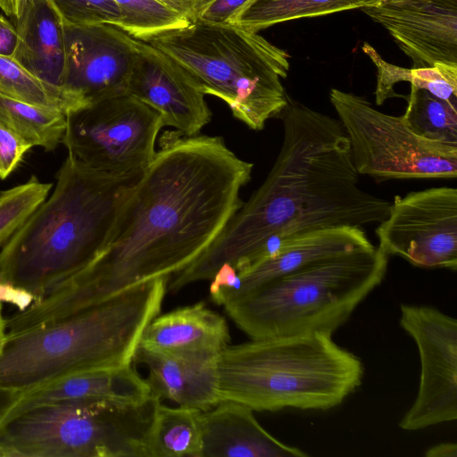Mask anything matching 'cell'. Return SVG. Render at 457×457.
<instances>
[{
  "mask_svg": "<svg viewBox=\"0 0 457 457\" xmlns=\"http://www.w3.org/2000/svg\"><path fill=\"white\" fill-rule=\"evenodd\" d=\"M220 402L254 411L329 410L361 385L364 366L332 335L311 332L228 345L218 359Z\"/></svg>",
  "mask_w": 457,
  "mask_h": 457,
  "instance_id": "5",
  "label": "cell"
},
{
  "mask_svg": "<svg viewBox=\"0 0 457 457\" xmlns=\"http://www.w3.org/2000/svg\"><path fill=\"white\" fill-rule=\"evenodd\" d=\"M219 357L161 353L137 346L133 362L147 368L153 396L207 411L220 403Z\"/></svg>",
  "mask_w": 457,
  "mask_h": 457,
  "instance_id": "17",
  "label": "cell"
},
{
  "mask_svg": "<svg viewBox=\"0 0 457 457\" xmlns=\"http://www.w3.org/2000/svg\"><path fill=\"white\" fill-rule=\"evenodd\" d=\"M427 457H457L455 443H441L435 445L425 452Z\"/></svg>",
  "mask_w": 457,
  "mask_h": 457,
  "instance_id": "38",
  "label": "cell"
},
{
  "mask_svg": "<svg viewBox=\"0 0 457 457\" xmlns=\"http://www.w3.org/2000/svg\"><path fill=\"white\" fill-rule=\"evenodd\" d=\"M203 411L157 403L147 436L148 457H201Z\"/></svg>",
  "mask_w": 457,
  "mask_h": 457,
  "instance_id": "22",
  "label": "cell"
},
{
  "mask_svg": "<svg viewBox=\"0 0 457 457\" xmlns=\"http://www.w3.org/2000/svg\"><path fill=\"white\" fill-rule=\"evenodd\" d=\"M62 19L78 26H122V14L114 0H52Z\"/></svg>",
  "mask_w": 457,
  "mask_h": 457,
  "instance_id": "29",
  "label": "cell"
},
{
  "mask_svg": "<svg viewBox=\"0 0 457 457\" xmlns=\"http://www.w3.org/2000/svg\"><path fill=\"white\" fill-rule=\"evenodd\" d=\"M0 121L32 146L52 151L62 143L66 114L0 95Z\"/></svg>",
  "mask_w": 457,
  "mask_h": 457,
  "instance_id": "25",
  "label": "cell"
},
{
  "mask_svg": "<svg viewBox=\"0 0 457 457\" xmlns=\"http://www.w3.org/2000/svg\"><path fill=\"white\" fill-rule=\"evenodd\" d=\"M411 87L424 89L457 106V64L436 62L433 66L409 69Z\"/></svg>",
  "mask_w": 457,
  "mask_h": 457,
  "instance_id": "30",
  "label": "cell"
},
{
  "mask_svg": "<svg viewBox=\"0 0 457 457\" xmlns=\"http://www.w3.org/2000/svg\"><path fill=\"white\" fill-rule=\"evenodd\" d=\"M399 324L416 343L420 361L417 396L399 422L419 430L457 419V320L428 305L400 306Z\"/></svg>",
  "mask_w": 457,
  "mask_h": 457,
  "instance_id": "11",
  "label": "cell"
},
{
  "mask_svg": "<svg viewBox=\"0 0 457 457\" xmlns=\"http://www.w3.org/2000/svg\"><path fill=\"white\" fill-rule=\"evenodd\" d=\"M15 24L19 41L12 57L43 80L64 87L68 69L64 20L53 1L36 0Z\"/></svg>",
  "mask_w": 457,
  "mask_h": 457,
  "instance_id": "21",
  "label": "cell"
},
{
  "mask_svg": "<svg viewBox=\"0 0 457 457\" xmlns=\"http://www.w3.org/2000/svg\"><path fill=\"white\" fill-rule=\"evenodd\" d=\"M383 0H256L234 25L259 32L278 23L373 6Z\"/></svg>",
  "mask_w": 457,
  "mask_h": 457,
  "instance_id": "23",
  "label": "cell"
},
{
  "mask_svg": "<svg viewBox=\"0 0 457 457\" xmlns=\"http://www.w3.org/2000/svg\"><path fill=\"white\" fill-rule=\"evenodd\" d=\"M152 396L150 386L132 366L107 367L73 374L21 395L6 420L33 406L51 403L139 405Z\"/></svg>",
  "mask_w": 457,
  "mask_h": 457,
  "instance_id": "16",
  "label": "cell"
},
{
  "mask_svg": "<svg viewBox=\"0 0 457 457\" xmlns=\"http://www.w3.org/2000/svg\"><path fill=\"white\" fill-rule=\"evenodd\" d=\"M68 69L64 87L85 106L127 94L135 38L109 24L78 26L64 21Z\"/></svg>",
  "mask_w": 457,
  "mask_h": 457,
  "instance_id": "13",
  "label": "cell"
},
{
  "mask_svg": "<svg viewBox=\"0 0 457 457\" xmlns=\"http://www.w3.org/2000/svg\"><path fill=\"white\" fill-rule=\"evenodd\" d=\"M170 10L179 13V15L188 19L191 17L196 0H155Z\"/></svg>",
  "mask_w": 457,
  "mask_h": 457,
  "instance_id": "37",
  "label": "cell"
},
{
  "mask_svg": "<svg viewBox=\"0 0 457 457\" xmlns=\"http://www.w3.org/2000/svg\"><path fill=\"white\" fill-rule=\"evenodd\" d=\"M18 33L5 18L0 15V55L12 57L18 46Z\"/></svg>",
  "mask_w": 457,
  "mask_h": 457,
  "instance_id": "34",
  "label": "cell"
},
{
  "mask_svg": "<svg viewBox=\"0 0 457 457\" xmlns=\"http://www.w3.org/2000/svg\"><path fill=\"white\" fill-rule=\"evenodd\" d=\"M278 116L283 142L266 179L202 254L170 278V293L211 280L223 264L240 273L303 233L328 227L362 228L387 217L391 203L360 187L338 119L288 95Z\"/></svg>",
  "mask_w": 457,
  "mask_h": 457,
  "instance_id": "2",
  "label": "cell"
},
{
  "mask_svg": "<svg viewBox=\"0 0 457 457\" xmlns=\"http://www.w3.org/2000/svg\"><path fill=\"white\" fill-rule=\"evenodd\" d=\"M229 343L225 318L199 302L155 316L138 346L167 354L219 357Z\"/></svg>",
  "mask_w": 457,
  "mask_h": 457,
  "instance_id": "19",
  "label": "cell"
},
{
  "mask_svg": "<svg viewBox=\"0 0 457 457\" xmlns=\"http://www.w3.org/2000/svg\"><path fill=\"white\" fill-rule=\"evenodd\" d=\"M52 187L31 177L26 183L0 193V245L45 201Z\"/></svg>",
  "mask_w": 457,
  "mask_h": 457,
  "instance_id": "28",
  "label": "cell"
},
{
  "mask_svg": "<svg viewBox=\"0 0 457 457\" xmlns=\"http://www.w3.org/2000/svg\"><path fill=\"white\" fill-rule=\"evenodd\" d=\"M6 340V323L2 312V303L0 302V353L3 351Z\"/></svg>",
  "mask_w": 457,
  "mask_h": 457,
  "instance_id": "39",
  "label": "cell"
},
{
  "mask_svg": "<svg viewBox=\"0 0 457 457\" xmlns=\"http://www.w3.org/2000/svg\"><path fill=\"white\" fill-rule=\"evenodd\" d=\"M35 1L36 0H0V8L7 16L16 22Z\"/></svg>",
  "mask_w": 457,
  "mask_h": 457,
  "instance_id": "35",
  "label": "cell"
},
{
  "mask_svg": "<svg viewBox=\"0 0 457 457\" xmlns=\"http://www.w3.org/2000/svg\"><path fill=\"white\" fill-rule=\"evenodd\" d=\"M143 173L100 171L68 154L51 195L3 245L0 283L35 300L89 265Z\"/></svg>",
  "mask_w": 457,
  "mask_h": 457,
  "instance_id": "3",
  "label": "cell"
},
{
  "mask_svg": "<svg viewBox=\"0 0 457 457\" xmlns=\"http://www.w3.org/2000/svg\"><path fill=\"white\" fill-rule=\"evenodd\" d=\"M135 47L127 94L159 112L164 126L187 137L198 135L212 112L195 81L150 43L135 38Z\"/></svg>",
  "mask_w": 457,
  "mask_h": 457,
  "instance_id": "14",
  "label": "cell"
},
{
  "mask_svg": "<svg viewBox=\"0 0 457 457\" xmlns=\"http://www.w3.org/2000/svg\"><path fill=\"white\" fill-rule=\"evenodd\" d=\"M329 98L359 175L379 180L456 178L457 145L418 136L402 116L378 111L363 96L332 88Z\"/></svg>",
  "mask_w": 457,
  "mask_h": 457,
  "instance_id": "9",
  "label": "cell"
},
{
  "mask_svg": "<svg viewBox=\"0 0 457 457\" xmlns=\"http://www.w3.org/2000/svg\"><path fill=\"white\" fill-rule=\"evenodd\" d=\"M0 95L65 114L85 106L71 90L43 80L11 56L0 55Z\"/></svg>",
  "mask_w": 457,
  "mask_h": 457,
  "instance_id": "24",
  "label": "cell"
},
{
  "mask_svg": "<svg viewBox=\"0 0 457 457\" xmlns=\"http://www.w3.org/2000/svg\"><path fill=\"white\" fill-rule=\"evenodd\" d=\"M361 10L389 32L412 68L457 64V0H383Z\"/></svg>",
  "mask_w": 457,
  "mask_h": 457,
  "instance_id": "15",
  "label": "cell"
},
{
  "mask_svg": "<svg viewBox=\"0 0 457 457\" xmlns=\"http://www.w3.org/2000/svg\"><path fill=\"white\" fill-rule=\"evenodd\" d=\"M253 410L233 401H221L202 413L201 457H306L263 428Z\"/></svg>",
  "mask_w": 457,
  "mask_h": 457,
  "instance_id": "18",
  "label": "cell"
},
{
  "mask_svg": "<svg viewBox=\"0 0 457 457\" xmlns=\"http://www.w3.org/2000/svg\"><path fill=\"white\" fill-rule=\"evenodd\" d=\"M33 147L0 121V179L7 178Z\"/></svg>",
  "mask_w": 457,
  "mask_h": 457,
  "instance_id": "33",
  "label": "cell"
},
{
  "mask_svg": "<svg viewBox=\"0 0 457 457\" xmlns=\"http://www.w3.org/2000/svg\"><path fill=\"white\" fill-rule=\"evenodd\" d=\"M51 403L18 412L0 427V457H148L155 407Z\"/></svg>",
  "mask_w": 457,
  "mask_h": 457,
  "instance_id": "8",
  "label": "cell"
},
{
  "mask_svg": "<svg viewBox=\"0 0 457 457\" xmlns=\"http://www.w3.org/2000/svg\"><path fill=\"white\" fill-rule=\"evenodd\" d=\"M382 250L420 268L457 269V189L431 187L396 195L375 229Z\"/></svg>",
  "mask_w": 457,
  "mask_h": 457,
  "instance_id": "12",
  "label": "cell"
},
{
  "mask_svg": "<svg viewBox=\"0 0 457 457\" xmlns=\"http://www.w3.org/2000/svg\"><path fill=\"white\" fill-rule=\"evenodd\" d=\"M363 52L371 59L377 67L376 104L380 105L389 97L401 96L394 91V86L407 79L408 70L386 62L369 44L362 46Z\"/></svg>",
  "mask_w": 457,
  "mask_h": 457,
  "instance_id": "32",
  "label": "cell"
},
{
  "mask_svg": "<svg viewBox=\"0 0 457 457\" xmlns=\"http://www.w3.org/2000/svg\"><path fill=\"white\" fill-rule=\"evenodd\" d=\"M168 281L148 280L60 320L6 335L0 388L23 395L73 374L131 364L145 328L161 312Z\"/></svg>",
  "mask_w": 457,
  "mask_h": 457,
  "instance_id": "4",
  "label": "cell"
},
{
  "mask_svg": "<svg viewBox=\"0 0 457 457\" xmlns=\"http://www.w3.org/2000/svg\"><path fill=\"white\" fill-rule=\"evenodd\" d=\"M122 14L120 29L142 41L174 29L191 21L155 0H114Z\"/></svg>",
  "mask_w": 457,
  "mask_h": 457,
  "instance_id": "27",
  "label": "cell"
},
{
  "mask_svg": "<svg viewBox=\"0 0 457 457\" xmlns=\"http://www.w3.org/2000/svg\"><path fill=\"white\" fill-rule=\"evenodd\" d=\"M21 395V394L18 392L0 388V427L5 421Z\"/></svg>",
  "mask_w": 457,
  "mask_h": 457,
  "instance_id": "36",
  "label": "cell"
},
{
  "mask_svg": "<svg viewBox=\"0 0 457 457\" xmlns=\"http://www.w3.org/2000/svg\"><path fill=\"white\" fill-rule=\"evenodd\" d=\"M147 42L251 129L262 130L287 104L281 79L287 77L290 56L259 32L234 24L191 22Z\"/></svg>",
  "mask_w": 457,
  "mask_h": 457,
  "instance_id": "7",
  "label": "cell"
},
{
  "mask_svg": "<svg viewBox=\"0 0 457 457\" xmlns=\"http://www.w3.org/2000/svg\"><path fill=\"white\" fill-rule=\"evenodd\" d=\"M403 121L418 136L457 145V106L427 90L411 87Z\"/></svg>",
  "mask_w": 457,
  "mask_h": 457,
  "instance_id": "26",
  "label": "cell"
},
{
  "mask_svg": "<svg viewBox=\"0 0 457 457\" xmlns=\"http://www.w3.org/2000/svg\"><path fill=\"white\" fill-rule=\"evenodd\" d=\"M389 256L374 246L320 261L225 303L251 339L333 333L383 281Z\"/></svg>",
  "mask_w": 457,
  "mask_h": 457,
  "instance_id": "6",
  "label": "cell"
},
{
  "mask_svg": "<svg viewBox=\"0 0 457 457\" xmlns=\"http://www.w3.org/2000/svg\"><path fill=\"white\" fill-rule=\"evenodd\" d=\"M164 127L159 112L123 94L66 114L62 143L85 165L107 173H143L155 156Z\"/></svg>",
  "mask_w": 457,
  "mask_h": 457,
  "instance_id": "10",
  "label": "cell"
},
{
  "mask_svg": "<svg viewBox=\"0 0 457 457\" xmlns=\"http://www.w3.org/2000/svg\"><path fill=\"white\" fill-rule=\"evenodd\" d=\"M256 0H196L191 22L234 24Z\"/></svg>",
  "mask_w": 457,
  "mask_h": 457,
  "instance_id": "31",
  "label": "cell"
},
{
  "mask_svg": "<svg viewBox=\"0 0 457 457\" xmlns=\"http://www.w3.org/2000/svg\"><path fill=\"white\" fill-rule=\"evenodd\" d=\"M374 246L361 227H328L303 233L285 242L271 257L238 273L240 287L232 299L313 262Z\"/></svg>",
  "mask_w": 457,
  "mask_h": 457,
  "instance_id": "20",
  "label": "cell"
},
{
  "mask_svg": "<svg viewBox=\"0 0 457 457\" xmlns=\"http://www.w3.org/2000/svg\"><path fill=\"white\" fill-rule=\"evenodd\" d=\"M160 148L123 202L108 243L86 268L19 313L36 328L137 284L170 277L216 239L244 202L253 163L218 136L163 134Z\"/></svg>",
  "mask_w": 457,
  "mask_h": 457,
  "instance_id": "1",
  "label": "cell"
}]
</instances>
